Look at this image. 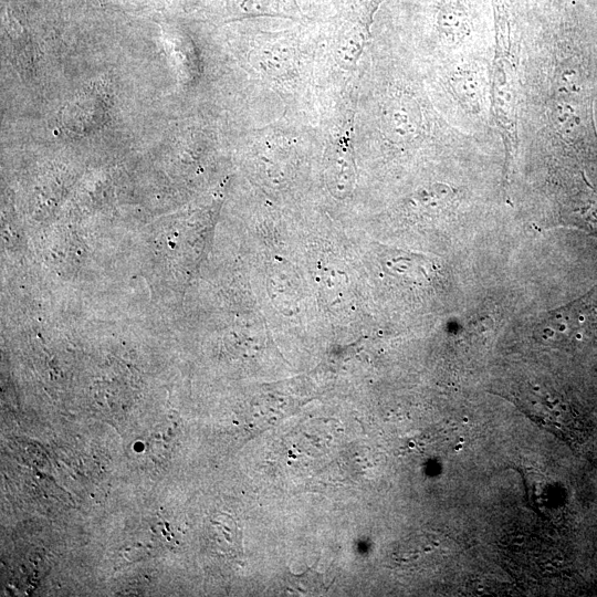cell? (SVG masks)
<instances>
[{
  "label": "cell",
  "instance_id": "cell-1",
  "mask_svg": "<svg viewBox=\"0 0 597 597\" xmlns=\"http://www.w3.org/2000/svg\"><path fill=\"white\" fill-rule=\"evenodd\" d=\"M492 4L495 35L491 84L492 114L509 164L517 148L520 40L516 0H492Z\"/></svg>",
  "mask_w": 597,
  "mask_h": 597
},
{
  "label": "cell",
  "instance_id": "cell-2",
  "mask_svg": "<svg viewBox=\"0 0 597 597\" xmlns=\"http://www.w3.org/2000/svg\"><path fill=\"white\" fill-rule=\"evenodd\" d=\"M538 333L547 341H584L597 333V292L554 310L538 324Z\"/></svg>",
  "mask_w": 597,
  "mask_h": 597
},
{
  "label": "cell",
  "instance_id": "cell-3",
  "mask_svg": "<svg viewBox=\"0 0 597 597\" xmlns=\"http://www.w3.org/2000/svg\"><path fill=\"white\" fill-rule=\"evenodd\" d=\"M513 401L537 421L557 427V429L568 422V416H570L567 405L561 397L553 396L540 387L522 389L513 396Z\"/></svg>",
  "mask_w": 597,
  "mask_h": 597
},
{
  "label": "cell",
  "instance_id": "cell-4",
  "mask_svg": "<svg viewBox=\"0 0 597 597\" xmlns=\"http://www.w3.org/2000/svg\"><path fill=\"white\" fill-rule=\"evenodd\" d=\"M419 123L418 109L407 101H396L385 109L384 127L392 139L410 138Z\"/></svg>",
  "mask_w": 597,
  "mask_h": 597
},
{
  "label": "cell",
  "instance_id": "cell-5",
  "mask_svg": "<svg viewBox=\"0 0 597 597\" xmlns=\"http://www.w3.org/2000/svg\"><path fill=\"white\" fill-rule=\"evenodd\" d=\"M259 69L270 75L280 76L289 72L293 65V50L282 43H270L255 54Z\"/></svg>",
  "mask_w": 597,
  "mask_h": 597
},
{
  "label": "cell",
  "instance_id": "cell-6",
  "mask_svg": "<svg viewBox=\"0 0 597 597\" xmlns=\"http://www.w3.org/2000/svg\"><path fill=\"white\" fill-rule=\"evenodd\" d=\"M364 43V31L358 27H352L344 31L337 40L334 51L338 64L344 69H353L363 52Z\"/></svg>",
  "mask_w": 597,
  "mask_h": 597
},
{
  "label": "cell",
  "instance_id": "cell-7",
  "mask_svg": "<svg viewBox=\"0 0 597 597\" xmlns=\"http://www.w3.org/2000/svg\"><path fill=\"white\" fill-rule=\"evenodd\" d=\"M327 175L328 184L336 193L344 196L349 192L354 180V169L349 156L341 151L333 155Z\"/></svg>",
  "mask_w": 597,
  "mask_h": 597
},
{
  "label": "cell",
  "instance_id": "cell-8",
  "mask_svg": "<svg viewBox=\"0 0 597 597\" xmlns=\"http://www.w3.org/2000/svg\"><path fill=\"white\" fill-rule=\"evenodd\" d=\"M438 23L446 33L469 30L467 12L460 0H441Z\"/></svg>",
  "mask_w": 597,
  "mask_h": 597
}]
</instances>
